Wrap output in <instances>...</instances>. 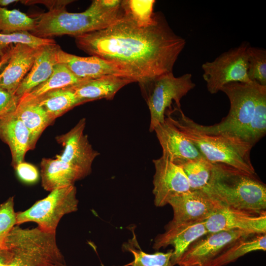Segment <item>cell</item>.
Wrapping results in <instances>:
<instances>
[{"instance_id": "cell-38", "label": "cell", "mask_w": 266, "mask_h": 266, "mask_svg": "<svg viewBox=\"0 0 266 266\" xmlns=\"http://www.w3.org/2000/svg\"><path fill=\"white\" fill-rule=\"evenodd\" d=\"M11 256L10 252L7 249L0 248V266H7Z\"/></svg>"}, {"instance_id": "cell-26", "label": "cell", "mask_w": 266, "mask_h": 266, "mask_svg": "<svg viewBox=\"0 0 266 266\" xmlns=\"http://www.w3.org/2000/svg\"><path fill=\"white\" fill-rule=\"evenodd\" d=\"M84 80L76 76L65 65L57 63L54 66L53 73L45 81L20 99H34L49 91L71 87Z\"/></svg>"}, {"instance_id": "cell-39", "label": "cell", "mask_w": 266, "mask_h": 266, "mask_svg": "<svg viewBox=\"0 0 266 266\" xmlns=\"http://www.w3.org/2000/svg\"><path fill=\"white\" fill-rule=\"evenodd\" d=\"M9 50L0 59V72L4 68L8 63L9 58Z\"/></svg>"}, {"instance_id": "cell-5", "label": "cell", "mask_w": 266, "mask_h": 266, "mask_svg": "<svg viewBox=\"0 0 266 266\" xmlns=\"http://www.w3.org/2000/svg\"><path fill=\"white\" fill-rule=\"evenodd\" d=\"M5 248L11 255L7 266H67L57 245L56 233L38 227L15 226L6 237Z\"/></svg>"}, {"instance_id": "cell-19", "label": "cell", "mask_w": 266, "mask_h": 266, "mask_svg": "<svg viewBox=\"0 0 266 266\" xmlns=\"http://www.w3.org/2000/svg\"><path fill=\"white\" fill-rule=\"evenodd\" d=\"M15 110L0 118V138L10 148L14 167L24 161L31 150L30 133Z\"/></svg>"}, {"instance_id": "cell-40", "label": "cell", "mask_w": 266, "mask_h": 266, "mask_svg": "<svg viewBox=\"0 0 266 266\" xmlns=\"http://www.w3.org/2000/svg\"><path fill=\"white\" fill-rule=\"evenodd\" d=\"M19 0H0V7H6L8 5L16 2H18Z\"/></svg>"}, {"instance_id": "cell-27", "label": "cell", "mask_w": 266, "mask_h": 266, "mask_svg": "<svg viewBox=\"0 0 266 266\" xmlns=\"http://www.w3.org/2000/svg\"><path fill=\"white\" fill-rule=\"evenodd\" d=\"M173 163L183 169L187 178L190 190H203L207 186L213 164L205 158L181 160Z\"/></svg>"}, {"instance_id": "cell-25", "label": "cell", "mask_w": 266, "mask_h": 266, "mask_svg": "<svg viewBox=\"0 0 266 266\" xmlns=\"http://www.w3.org/2000/svg\"><path fill=\"white\" fill-rule=\"evenodd\" d=\"M257 251H266V233H252L240 237L224 251L212 266H226L248 253Z\"/></svg>"}, {"instance_id": "cell-28", "label": "cell", "mask_w": 266, "mask_h": 266, "mask_svg": "<svg viewBox=\"0 0 266 266\" xmlns=\"http://www.w3.org/2000/svg\"><path fill=\"white\" fill-rule=\"evenodd\" d=\"M122 248L124 251L132 253L134 257L133 261L126 266H174L171 261L173 250L166 253H146L138 246L134 233L133 238L124 243Z\"/></svg>"}, {"instance_id": "cell-29", "label": "cell", "mask_w": 266, "mask_h": 266, "mask_svg": "<svg viewBox=\"0 0 266 266\" xmlns=\"http://www.w3.org/2000/svg\"><path fill=\"white\" fill-rule=\"evenodd\" d=\"M154 0H122L124 15L139 27L145 28L153 24L157 13L153 12Z\"/></svg>"}, {"instance_id": "cell-4", "label": "cell", "mask_w": 266, "mask_h": 266, "mask_svg": "<svg viewBox=\"0 0 266 266\" xmlns=\"http://www.w3.org/2000/svg\"><path fill=\"white\" fill-rule=\"evenodd\" d=\"M175 108L178 113V118H174L168 113H166V116L206 160L212 164H224L250 174H256L250 159L252 146L224 135L206 134L188 122L187 116L181 108Z\"/></svg>"}, {"instance_id": "cell-7", "label": "cell", "mask_w": 266, "mask_h": 266, "mask_svg": "<svg viewBox=\"0 0 266 266\" xmlns=\"http://www.w3.org/2000/svg\"><path fill=\"white\" fill-rule=\"evenodd\" d=\"M139 84L150 111L151 132L165 121L166 112L172 109L173 101L175 106L180 108L182 98L196 86L192 81L191 74L188 73L175 77L173 72L161 75Z\"/></svg>"}, {"instance_id": "cell-33", "label": "cell", "mask_w": 266, "mask_h": 266, "mask_svg": "<svg viewBox=\"0 0 266 266\" xmlns=\"http://www.w3.org/2000/svg\"><path fill=\"white\" fill-rule=\"evenodd\" d=\"M247 75L252 81L266 86V50L249 46Z\"/></svg>"}, {"instance_id": "cell-17", "label": "cell", "mask_w": 266, "mask_h": 266, "mask_svg": "<svg viewBox=\"0 0 266 266\" xmlns=\"http://www.w3.org/2000/svg\"><path fill=\"white\" fill-rule=\"evenodd\" d=\"M41 46L35 47L22 43L11 46L8 63L0 72V88L15 95L18 87L31 70Z\"/></svg>"}, {"instance_id": "cell-32", "label": "cell", "mask_w": 266, "mask_h": 266, "mask_svg": "<svg viewBox=\"0 0 266 266\" xmlns=\"http://www.w3.org/2000/svg\"><path fill=\"white\" fill-rule=\"evenodd\" d=\"M56 43L53 39H44L36 37L28 32H22L10 34L0 33V59L17 43L29 45L33 47H39Z\"/></svg>"}, {"instance_id": "cell-3", "label": "cell", "mask_w": 266, "mask_h": 266, "mask_svg": "<svg viewBox=\"0 0 266 266\" xmlns=\"http://www.w3.org/2000/svg\"><path fill=\"white\" fill-rule=\"evenodd\" d=\"M203 191L223 207L253 213L266 212V185L256 174L213 164L209 183Z\"/></svg>"}, {"instance_id": "cell-8", "label": "cell", "mask_w": 266, "mask_h": 266, "mask_svg": "<svg viewBox=\"0 0 266 266\" xmlns=\"http://www.w3.org/2000/svg\"><path fill=\"white\" fill-rule=\"evenodd\" d=\"M78 203L76 188L74 185L54 190L27 210L16 213V225L34 222L40 229L56 233L61 218L77 211Z\"/></svg>"}, {"instance_id": "cell-9", "label": "cell", "mask_w": 266, "mask_h": 266, "mask_svg": "<svg viewBox=\"0 0 266 266\" xmlns=\"http://www.w3.org/2000/svg\"><path fill=\"white\" fill-rule=\"evenodd\" d=\"M249 44L243 42L239 46L225 52L211 62L201 66L203 78L208 91L215 94L231 82L248 83V49Z\"/></svg>"}, {"instance_id": "cell-1", "label": "cell", "mask_w": 266, "mask_h": 266, "mask_svg": "<svg viewBox=\"0 0 266 266\" xmlns=\"http://www.w3.org/2000/svg\"><path fill=\"white\" fill-rule=\"evenodd\" d=\"M75 41L79 49L119 65L138 83L173 72L186 44L161 12L145 28L123 14L108 27L76 36Z\"/></svg>"}, {"instance_id": "cell-16", "label": "cell", "mask_w": 266, "mask_h": 266, "mask_svg": "<svg viewBox=\"0 0 266 266\" xmlns=\"http://www.w3.org/2000/svg\"><path fill=\"white\" fill-rule=\"evenodd\" d=\"M207 233L204 221L187 223L170 221L166 225L165 232L155 238L153 248L159 250L172 245L174 249L171 261L174 266L191 244Z\"/></svg>"}, {"instance_id": "cell-11", "label": "cell", "mask_w": 266, "mask_h": 266, "mask_svg": "<svg viewBox=\"0 0 266 266\" xmlns=\"http://www.w3.org/2000/svg\"><path fill=\"white\" fill-rule=\"evenodd\" d=\"M85 126L86 119L82 118L69 132L56 137L64 150L55 158L69 165L83 178L90 173L93 162L99 155L93 148L87 135L84 134Z\"/></svg>"}, {"instance_id": "cell-30", "label": "cell", "mask_w": 266, "mask_h": 266, "mask_svg": "<svg viewBox=\"0 0 266 266\" xmlns=\"http://www.w3.org/2000/svg\"><path fill=\"white\" fill-rule=\"evenodd\" d=\"M35 26V18L17 9L8 10L0 7V33H30L34 30Z\"/></svg>"}, {"instance_id": "cell-10", "label": "cell", "mask_w": 266, "mask_h": 266, "mask_svg": "<svg viewBox=\"0 0 266 266\" xmlns=\"http://www.w3.org/2000/svg\"><path fill=\"white\" fill-rule=\"evenodd\" d=\"M252 234L240 230L208 233L200 237L184 252L177 262L179 266H212L215 260L233 242ZM255 234V233H254Z\"/></svg>"}, {"instance_id": "cell-35", "label": "cell", "mask_w": 266, "mask_h": 266, "mask_svg": "<svg viewBox=\"0 0 266 266\" xmlns=\"http://www.w3.org/2000/svg\"><path fill=\"white\" fill-rule=\"evenodd\" d=\"M14 168L18 177L25 182L33 183L38 179V170L31 164L23 161L16 166Z\"/></svg>"}, {"instance_id": "cell-18", "label": "cell", "mask_w": 266, "mask_h": 266, "mask_svg": "<svg viewBox=\"0 0 266 266\" xmlns=\"http://www.w3.org/2000/svg\"><path fill=\"white\" fill-rule=\"evenodd\" d=\"M154 131L162 147V155L173 163L181 160L204 158L167 117Z\"/></svg>"}, {"instance_id": "cell-12", "label": "cell", "mask_w": 266, "mask_h": 266, "mask_svg": "<svg viewBox=\"0 0 266 266\" xmlns=\"http://www.w3.org/2000/svg\"><path fill=\"white\" fill-rule=\"evenodd\" d=\"M155 172L153 177L154 204L162 207L175 196L190 190L183 169L168 159L162 156L153 160Z\"/></svg>"}, {"instance_id": "cell-2", "label": "cell", "mask_w": 266, "mask_h": 266, "mask_svg": "<svg viewBox=\"0 0 266 266\" xmlns=\"http://www.w3.org/2000/svg\"><path fill=\"white\" fill-rule=\"evenodd\" d=\"M120 0H95L84 11L72 13L66 8L48 10L36 17L30 32L40 38L68 35L74 37L110 26L124 14Z\"/></svg>"}, {"instance_id": "cell-13", "label": "cell", "mask_w": 266, "mask_h": 266, "mask_svg": "<svg viewBox=\"0 0 266 266\" xmlns=\"http://www.w3.org/2000/svg\"><path fill=\"white\" fill-rule=\"evenodd\" d=\"M204 223L208 233L237 230L250 233H266V212L253 213L222 206Z\"/></svg>"}, {"instance_id": "cell-31", "label": "cell", "mask_w": 266, "mask_h": 266, "mask_svg": "<svg viewBox=\"0 0 266 266\" xmlns=\"http://www.w3.org/2000/svg\"><path fill=\"white\" fill-rule=\"evenodd\" d=\"M266 133V93L260 98L253 118L238 139L253 146Z\"/></svg>"}, {"instance_id": "cell-21", "label": "cell", "mask_w": 266, "mask_h": 266, "mask_svg": "<svg viewBox=\"0 0 266 266\" xmlns=\"http://www.w3.org/2000/svg\"><path fill=\"white\" fill-rule=\"evenodd\" d=\"M133 82V80L126 77L108 76L85 79L70 87L83 104L102 99L112 100L119 90Z\"/></svg>"}, {"instance_id": "cell-15", "label": "cell", "mask_w": 266, "mask_h": 266, "mask_svg": "<svg viewBox=\"0 0 266 266\" xmlns=\"http://www.w3.org/2000/svg\"><path fill=\"white\" fill-rule=\"evenodd\" d=\"M57 63L65 65L76 76L81 79L120 76L133 80L119 65L98 57H80L68 53L60 47L57 52Z\"/></svg>"}, {"instance_id": "cell-34", "label": "cell", "mask_w": 266, "mask_h": 266, "mask_svg": "<svg viewBox=\"0 0 266 266\" xmlns=\"http://www.w3.org/2000/svg\"><path fill=\"white\" fill-rule=\"evenodd\" d=\"M14 198H9L0 205V248H5L6 237L16 225V213L14 208Z\"/></svg>"}, {"instance_id": "cell-6", "label": "cell", "mask_w": 266, "mask_h": 266, "mask_svg": "<svg viewBox=\"0 0 266 266\" xmlns=\"http://www.w3.org/2000/svg\"><path fill=\"white\" fill-rule=\"evenodd\" d=\"M221 91L229 99L230 108L219 123L205 126L187 116V120L192 126L206 134L222 135L239 140V136L253 118L260 98L266 93V86L255 81L231 82L224 85Z\"/></svg>"}, {"instance_id": "cell-37", "label": "cell", "mask_w": 266, "mask_h": 266, "mask_svg": "<svg viewBox=\"0 0 266 266\" xmlns=\"http://www.w3.org/2000/svg\"><path fill=\"white\" fill-rule=\"evenodd\" d=\"M21 2L27 5H33L35 3H42L44 4L51 10L56 9L66 8V5L73 1V0H20Z\"/></svg>"}, {"instance_id": "cell-23", "label": "cell", "mask_w": 266, "mask_h": 266, "mask_svg": "<svg viewBox=\"0 0 266 266\" xmlns=\"http://www.w3.org/2000/svg\"><path fill=\"white\" fill-rule=\"evenodd\" d=\"M15 112L28 130L31 150L33 149L43 132L53 122L34 100L20 99Z\"/></svg>"}, {"instance_id": "cell-20", "label": "cell", "mask_w": 266, "mask_h": 266, "mask_svg": "<svg viewBox=\"0 0 266 266\" xmlns=\"http://www.w3.org/2000/svg\"><path fill=\"white\" fill-rule=\"evenodd\" d=\"M60 47L56 43L41 46L31 70L16 91V97L20 99L51 76L57 63V54Z\"/></svg>"}, {"instance_id": "cell-24", "label": "cell", "mask_w": 266, "mask_h": 266, "mask_svg": "<svg viewBox=\"0 0 266 266\" xmlns=\"http://www.w3.org/2000/svg\"><path fill=\"white\" fill-rule=\"evenodd\" d=\"M32 100L43 108L53 122L74 107L82 104L70 87L53 90Z\"/></svg>"}, {"instance_id": "cell-14", "label": "cell", "mask_w": 266, "mask_h": 266, "mask_svg": "<svg viewBox=\"0 0 266 266\" xmlns=\"http://www.w3.org/2000/svg\"><path fill=\"white\" fill-rule=\"evenodd\" d=\"M168 204L173 209L171 221L187 223L205 221L221 207L218 202L203 190H189L171 198Z\"/></svg>"}, {"instance_id": "cell-22", "label": "cell", "mask_w": 266, "mask_h": 266, "mask_svg": "<svg viewBox=\"0 0 266 266\" xmlns=\"http://www.w3.org/2000/svg\"><path fill=\"white\" fill-rule=\"evenodd\" d=\"M40 167L42 186L49 192L74 185L75 181L83 178L69 165L56 158H43Z\"/></svg>"}, {"instance_id": "cell-36", "label": "cell", "mask_w": 266, "mask_h": 266, "mask_svg": "<svg viewBox=\"0 0 266 266\" xmlns=\"http://www.w3.org/2000/svg\"><path fill=\"white\" fill-rule=\"evenodd\" d=\"M19 100L14 95L0 87V118L14 111Z\"/></svg>"}]
</instances>
